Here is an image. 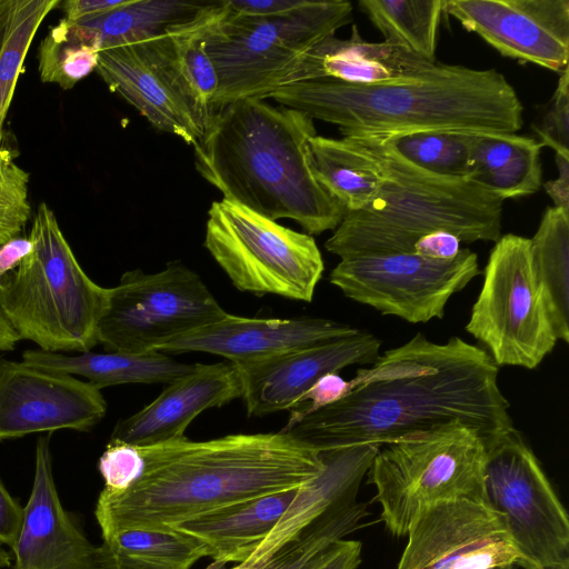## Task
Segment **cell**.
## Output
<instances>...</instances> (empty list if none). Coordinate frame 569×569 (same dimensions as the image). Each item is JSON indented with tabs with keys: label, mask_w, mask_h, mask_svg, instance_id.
I'll return each mask as SVG.
<instances>
[{
	"label": "cell",
	"mask_w": 569,
	"mask_h": 569,
	"mask_svg": "<svg viewBox=\"0 0 569 569\" xmlns=\"http://www.w3.org/2000/svg\"><path fill=\"white\" fill-rule=\"evenodd\" d=\"M371 365L349 380L342 399L281 431L323 451L382 446L455 421L476 430L483 445L513 428L498 366L459 337L436 343L418 332Z\"/></svg>",
	"instance_id": "6da1fadb"
},
{
	"label": "cell",
	"mask_w": 569,
	"mask_h": 569,
	"mask_svg": "<svg viewBox=\"0 0 569 569\" xmlns=\"http://www.w3.org/2000/svg\"><path fill=\"white\" fill-rule=\"evenodd\" d=\"M138 449V480L122 492L103 488L99 495L94 516L102 537L169 531L213 510L299 488L325 469L318 449L283 431L201 441L184 436Z\"/></svg>",
	"instance_id": "7a4b0ae2"
},
{
	"label": "cell",
	"mask_w": 569,
	"mask_h": 569,
	"mask_svg": "<svg viewBox=\"0 0 569 569\" xmlns=\"http://www.w3.org/2000/svg\"><path fill=\"white\" fill-rule=\"evenodd\" d=\"M313 119L263 99L217 111L193 146L199 174L222 194L273 221H297L308 234L335 230L347 210L317 181L309 161Z\"/></svg>",
	"instance_id": "3957f363"
},
{
	"label": "cell",
	"mask_w": 569,
	"mask_h": 569,
	"mask_svg": "<svg viewBox=\"0 0 569 569\" xmlns=\"http://www.w3.org/2000/svg\"><path fill=\"white\" fill-rule=\"evenodd\" d=\"M268 98L338 127L342 137L418 130L516 133L522 104L496 69L436 62L427 71L379 84L317 79L287 84Z\"/></svg>",
	"instance_id": "277c9868"
},
{
	"label": "cell",
	"mask_w": 569,
	"mask_h": 569,
	"mask_svg": "<svg viewBox=\"0 0 569 569\" xmlns=\"http://www.w3.org/2000/svg\"><path fill=\"white\" fill-rule=\"evenodd\" d=\"M377 164L381 186L366 208L347 211L325 248L341 259L363 254L413 253L415 243L435 231L460 242L500 238L502 200L468 178L421 170L379 136L342 137Z\"/></svg>",
	"instance_id": "5b68a950"
},
{
	"label": "cell",
	"mask_w": 569,
	"mask_h": 569,
	"mask_svg": "<svg viewBox=\"0 0 569 569\" xmlns=\"http://www.w3.org/2000/svg\"><path fill=\"white\" fill-rule=\"evenodd\" d=\"M29 239L31 252L0 280L1 310L21 339L41 350L90 351L108 288L83 271L46 202L38 206Z\"/></svg>",
	"instance_id": "8992f818"
},
{
	"label": "cell",
	"mask_w": 569,
	"mask_h": 569,
	"mask_svg": "<svg viewBox=\"0 0 569 569\" xmlns=\"http://www.w3.org/2000/svg\"><path fill=\"white\" fill-rule=\"evenodd\" d=\"M224 10L211 24L204 48L218 77L213 113L243 99H264L288 83L303 56L351 21L346 0L311 1L274 17Z\"/></svg>",
	"instance_id": "52a82bcc"
},
{
	"label": "cell",
	"mask_w": 569,
	"mask_h": 569,
	"mask_svg": "<svg viewBox=\"0 0 569 569\" xmlns=\"http://www.w3.org/2000/svg\"><path fill=\"white\" fill-rule=\"evenodd\" d=\"M485 453L478 432L459 421L380 446L368 482L386 529L407 536L419 513L441 500L485 505Z\"/></svg>",
	"instance_id": "ba28073f"
},
{
	"label": "cell",
	"mask_w": 569,
	"mask_h": 569,
	"mask_svg": "<svg viewBox=\"0 0 569 569\" xmlns=\"http://www.w3.org/2000/svg\"><path fill=\"white\" fill-rule=\"evenodd\" d=\"M204 247L240 291L310 302L325 264L312 236L226 199L213 201Z\"/></svg>",
	"instance_id": "9c48e42d"
},
{
	"label": "cell",
	"mask_w": 569,
	"mask_h": 569,
	"mask_svg": "<svg viewBox=\"0 0 569 569\" xmlns=\"http://www.w3.org/2000/svg\"><path fill=\"white\" fill-rule=\"evenodd\" d=\"M466 330L499 366L535 369L558 339L536 277L530 239L508 233L490 251Z\"/></svg>",
	"instance_id": "30bf717a"
},
{
	"label": "cell",
	"mask_w": 569,
	"mask_h": 569,
	"mask_svg": "<svg viewBox=\"0 0 569 569\" xmlns=\"http://www.w3.org/2000/svg\"><path fill=\"white\" fill-rule=\"evenodd\" d=\"M222 309L202 279L180 261L156 273L124 272L108 288L97 329L107 351H157L164 342L221 320Z\"/></svg>",
	"instance_id": "8fae6325"
},
{
	"label": "cell",
	"mask_w": 569,
	"mask_h": 569,
	"mask_svg": "<svg viewBox=\"0 0 569 569\" xmlns=\"http://www.w3.org/2000/svg\"><path fill=\"white\" fill-rule=\"evenodd\" d=\"M483 446V502L505 518L522 568L568 561L567 511L521 433L513 427Z\"/></svg>",
	"instance_id": "7c38bea8"
},
{
	"label": "cell",
	"mask_w": 569,
	"mask_h": 569,
	"mask_svg": "<svg viewBox=\"0 0 569 569\" xmlns=\"http://www.w3.org/2000/svg\"><path fill=\"white\" fill-rule=\"evenodd\" d=\"M479 274L477 254L461 248L448 261L415 252L355 256L341 259L329 280L347 298L382 315L425 323L441 319L450 297Z\"/></svg>",
	"instance_id": "4fadbf2b"
},
{
	"label": "cell",
	"mask_w": 569,
	"mask_h": 569,
	"mask_svg": "<svg viewBox=\"0 0 569 569\" xmlns=\"http://www.w3.org/2000/svg\"><path fill=\"white\" fill-rule=\"evenodd\" d=\"M397 569H496L522 567L505 518L469 499L435 502L408 530Z\"/></svg>",
	"instance_id": "5bb4252c"
},
{
	"label": "cell",
	"mask_w": 569,
	"mask_h": 569,
	"mask_svg": "<svg viewBox=\"0 0 569 569\" xmlns=\"http://www.w3.org/2000/svg\"><path fill=\"white\" fill-rule=\"evenodd\" d=\"M107 412L96 386L23 361H0V440L60 429L87 431Z\"/></svg>",
	"instance_id": "9a60e30c"
},
{
	"label": "cell",
	"mask_w": 569,
	"mask_h": 569,
	"mask_svg": "<svg viewBox=\"0 0 569 569\" xmlns=\"http://www.w3.org/2000/svg\"><path fill=\"white\" fill-rule=\"evenodd\" d=\"M445 12L503 57L568 67L569 0H445Z\"/></svg>",
	"instance_id": "2e32d148"
},
{
	"label": "cell",
	"mask_w": 569,
	"mask_h": 569,
	"mask_svg": "<svg viewBox=\"0 0 569 569\" xmlns=\"http://www.w3.org/2000/svg\"><path fill=\"white\" fill-rule=\"evenodd\" d=\"M110 91L120 94L154 128L194 146L204 127L184 93L160 37L100 51L97 67Z\"/></svg>",
	"instance_id": "e0dca14e"
},
{
	"label": "cell",
	"mask_w": 569,
	"mask_h": 569,
	"mask_svg": "<svg viewBox=\"0 0 569 569\" xmlns=\"http://www.w3.org/2000/svg\"><path fill=\"white\" fill-rule=\"evenodd\" d=\"M380 346L381 340L375 335L360 330L328 343L233 363L240 375L248 416L263 417L293 409L323 375L351 365L373 363L380 356Z\"/></svg>",
	"instance_id": "ac0fdd59"
},
{
	"label": "cell",
	"mask_w": 569,
	"mask_h": 569,
	"mask_svg": "<svg viewBox=\"0 0 569 569\" xmlns=\"http://www.w3.org/2000/svg\"><path fill=\"white\" fill-rule=\"evenodd\" d=\"M350 325L325 318H249L227 313L221 320L178 336L159 352H206L231 363L256 361L358 333Z\"/></svg>",
	"instance_id": "d6986e66"
},
{
	"label": "cell",
	"mask_w": 569,
	"mask_h": 569,
	"mask_svg": "<svg viewBox=\"0 0 569 569\" xmlns=\"http://www.w3.org/2000/svg\"><path fill=\"white\" fill-rule=\"evenodd\" d=\"M11 550L13 569H100L99 547L89 541L59 499L49 436L36 445L31 493Z\"/></svg>",
	"instance_id": "ffe728a7"
},
{
	"label": "cell",
	"mask_w": 569,
	"mask_h": 569,
	"mask_svg": "<svg viewBox=\"0 0 569 569\" xmlns=\"http://www.w3.org/2000/svg\"><path fill=\"white\" fill-rule=\"evenodd\" d=\"M241 393L240 375L233 363H194L192 371L166 383L152 402L120 420L110 440L146 447L184 437L198 415L241 398Z\"/></svg>",
	"instance_id": "44dd1931"
},
{
	"label": "cell",
	"mask_w": 569,
	"mask_h": 569,
	"mask_svg": "<svg viewBox=\"0 0 569 569\" xmlns=\"http://www.w3.org/2000/svg\"><path fill=\"white\" fill-rule=\"evenodd\" d=\"M379 447L363 443L320 451L325 461L323 471L298 488L277 525L242 566L259 569L310 522L335 506L356 498Z\"/></svg>",
	"instance_id": "7402d4cb"
},
{
	"label": "cell",
	"mask_w": 569,
	"mask_h": 569,
	"mask_svg": "<svg viewBox=\"0 0 569 569\" xmlns=\"http://www.w3.org/2000/svg\"><path fill=\"white\" fill-rule=\"evenodd\" d=\"M436 62L385 41L369 42L361 38L357 26H353L349 39H339L333 34L309 50L287 84L317 79L379 84L418 76Z\"/></svg>",
	"instance_id": "603a6c76"
},
{
	"label": "cell",
	"mask_w": 569,
	"mask_h": 569,
	"mask_svg": "<svg viewBox=\"0 0 569 569\" xmlns=\"http://www.w3.org/2000/svg\"><path fill=\"white\" fill-rule=\"evenodd\" d=\"M298 488L230 505L179 523L169 531L200 542L207 557L242 565L277 525Z\"/></svg>",
	"instance_id": "cb8c5ba5"
},
{
	"label": "cell",
	"mask_w": 569,
	"mask_h": 569,
	"mask_svg": "<svg viewBox=\"0 0 569 569\" xmlns=\"http://www.w3.org/2000/svg\"><path fill=\"white\" fill-rule=\"evenodd\" d=\"M27 365L48 371L80 376L98 389L123 383H169L193 370L159 351L142 353L107 351L67 356L41 349L22 353Z\"/></svg>",
	"instance_id": "d4e9b609"
},
{
	"label": "cell",
	"mask_w": 569,
	"mask_h": 569,
	"mask_svg": "<svg viewBox=\"0 0 569 569\" xmlns=\"http://www.w3.org/2000/svg\"><path fill=\"white\" fill-rule=\"evenodd\" d=\"M541 148L517 133H475L467 178L502 201L532 194L541 187Z\"/></svg>",
	"instance_id": "484cf974"
},
{
	"label": "cell",
	"mask_w": 569,
	"mask_h": 569,
	"mask_svg": "<svg viewBox=\"0 0 569 569\" xmlns=\"http://www.w3.org/2000/svg\"><path fill=\"white\" fill-rule=\"evenodd\" d=\"M224 8L223 0L206 2L191 18L160 37L164 53L204 130L214 114L212 101L218 88L217 72L206 51L204 38Z\"/></svg>",
	"instance_id": "4316f807"
},
{
	"label": "cell",
	"mask_w": 569,
	"mask_h": 569,
	"mask_svg": "<svg viewBox=\"0 0 569 569\" xmlns=\"http://www.w3.org/2000/svg\"><path fill=\"white\" fill-rule=\"evenodd\" d=\"M309 161L320 186L347 211L368 207L380 190L382 179L376 162L346 138L313 136Z\"/></svg>",
	"instance_id": "83f0119b"
},
{
	"label": "cell",
	"mask_w": 569,
	"mask_h": 569,
	"mask_svg": "<svg viewBox=\"0 0 569 569\" xmlns=\"http://www.w3.org/2000/svg\"><path fill=\"white\" fill-rule=\"evenodd\" d=\"M530 257L545 295L558 340L569 342V211L548 207L535 236Z\"/></svg>",
	"instance_id": "f1b7e54d"
},
{
	"label": "cell",
	"mask_w": 569,
	"mask_h": 569,
	"mask_svg": "<svg viewBox=\"0 0 569 569\" xmlns=\"http://www.w3.org/2000/svg\"><path fill=\"white\" fill-rule=\"evenodd\" d=\"M100 569H190L204 547L177 531L126 529L102 537Z\"/></svg>",
	"instance_id": "f546056e"
},
{
	"label": "cell",
	"mask_w": 569,
	"mask_h": 569,
	"mask_svg": "<svg viewBox=\"0 0 569 569\" xmlns=\"http://www.w3.org/2000/svg\"><path fill=\"white\" fill-rule=\"evenodd\" d=\"M206 2L129 0L124 6L78 21L97 37L101 51L139 43L167 33Z\"/></svg>",
	"instance_id": "4dcf8cb0"
},
{
	"label": "cell",
	"mask_w": 569,
	"mask_h": 569,
	"mask_svg": "<svg viewBox=\"0 0 569 569\" xmlns=\"http://www.w3.org/2000/svg\"><path fill=\"white\" fill-rule=\"evenodd\" d=\"M60 0H0V170L12 159L3 124L32 39Z\"/></svg>",
	"instance_id": "1f68e13d"
},
{
	"label": "cell",
	"mask_w": 569,
	"mask_h": 569,
	"mask_svg": "<svg viewBox=\"0 0 569 569\" xmlns=\"http://www.w3.org/2000/svg\"><path fill=\"white\" fill-rule=\"evenodd\" d=\"M359 7L382 33L385 42L436 62L445 0H360Z\"/></svg>",
	"instance_id": "d6a6232c"
},
{
	"label": "cell",
	"mask_w": 569,
	"mask_h": 569,
	"mask_svg": "<svg viewBox=\"0 0 569 569\" xmlns=\"http://www.w3.org/2000/svg\"><path fill=\"white\" fill-rule=\"evenodd\" d=\"M101 48L94 33L66 18L50 28L38 50L42 82L71 89L97 69Z\"/></svg>",
	"instance_id": "836d02e7"
},
{
	"label": "cell",
	"mask_w": 569,
	"mask_h": 569,
	"mask_svg": "<svg viewBox=\"0 0 569 569\" xmlns=\"http://www.w3.org/2000/svg\"><path fill=\"white\" fill-rule=\"evenodd\" d=\"M457 130H418L379 136L400 157L427 172L467 178L473 134Z\"/></svg>",
	"instance_id": "e575fe53"
},
{
	"label": "cell",
	"mask_w": 569,
	"mask_h": 569,
	"mask_svg": "<svg viewBox=\"0 0 569 569\" xmlns=\"http://www.w3.org/2000/svg\"><path fill=\"white\" fill-rule=\"evenodd\" d=\"M368 515L356 498L343 501L301 529L259 569H305L333 542L362 528Z\"/></svg>",
	"instance_id": "d590c367"
},
{
	"label": "cell",
	"mask_w": 569,
	"mask_h": 569,
	"mask_svg": "<svg viewBox=\"0 0 569 569\" xmlns=\"http://www.w3.org/2000/svg\"><path fill=\"white\" fill-rule=\"evenodd\" d=\"M29 174L11 159L0 170V246L19 237L31 217Z\"/></svg>",
	"instance_id": "8d00e7d4"
},
{
	"label": "cell",
	"mask_w": 569,
	"mask_h": 569,
	"mask_svg": "<svg viewBox=\"0 0 569 569\" xmlns=\"http://www.w3.org/2000/svg\"><path fill=\"white\" fill-rule=\"evenodd\" d=\"M542 147L569 158V68L560 72L556 91L542 118L532 126Z\"/></svg>",
	"instance_id": "74e56055"
},
{
	"label": "cell",
	"mask_w": 569,
	"mask_h": 569,
	"mask_svg": "<svg viewBox=\"0 0 569 569\" xmlns=\"http://www.w3.org/2000/svg\"><path fill=\"white\" fill-rule=\"evenodd\" d=\"M142 468L143 459L138 447L118 440H109L98 462L104 489L113 492H122L132 486Z\"/></svg>",
	"instance_id": "f35d334b"
},
{
	"label": "cell",
	"mask_w": 569,
	"mask_h": 569,
	"mask_svg": "<svg viewBox=\"0 0 569 569\" xmlns=\"http://www.w3.org/2000/svg\"><path fill=\"white\" fill-rule=\"evenodd\" d=\"M350 390V381L345 380L338 372L323 375L302 395L298 405L290 410L288 422L337 402Z\"/></svg>",
	"instance_id": "ab89813d"
},
{
	"label": "cell",
	"mask_w": 569,
	"mask_h": 569,
	"mask_svg": "<svg viewBox=\"0 0 569 569\" xmlns=\"http://www.w3.org/2000/svg\"><path fill=\"white\" fill-rule=\"evenodd\" d=\"M361 552L360 541L341 539L333 542L305 569H358Z\"/></svg>",
	"instance_id": "60d3db41"
},
{
	"label": "cell",
	"mask_w": 569,
	"mask_h": 569,
	"mask_svg": "<svg viewBox=\"0 0 569 569\" xmlns=\"http://www.w3.org/2000/svg\"><path fill=\"white\" fill-rule=\"evenodd\" d=\"M460 240L447 231H435L421 237L413 246V252L432 260L448 261L460 251Z\"/></svg>",
	"instance_id": "b9f144b4"
},
{
	"label": "cell",
	"mask_w": 569,
	"mask_h": 569,
	"mask_svg": "<svg viewBox=\"0 0 569 569\" xmlns=\"http://www.w3.org/2000/svg\"><path fill=\"white\" fill-rule=\"evenodd\" d=\"M229 10L248 17H274L290 12L307 0H224Z\"/></svg>",
	"instance_id": "7bdbcfd3"
},
{
	"label": "cell",
	"mask_w": 569,
	"mask_h": 569,
	"mask_svg": "<svg viewBox=\"0 0 569 569\" xmlns=\"http://www.w3.org/2000/svg\"><path fill=\"white\" fill-rule=\"evenodd\" d=\"M23 518V507L16 500L0 480V542L13 548Z\"/></svg>",
	"instance_id": "ee69618b"
},
{
	"label": "cell",
	"mask_w": 569,
	"mask_h": 569,
	"mask_svg": "<svg viewBox=\"0 0 569 569\" xmlns=\"http://www.w3.org/2000/svg\"><path fill=\"white\" fill-rule=\"evenodd\" d=\"M129 0H67L60 3L64 18L72 22L89 19L119 7Z\"/></svg>",
	"instance_id": "f6af8a7d"
},
{
	"label": "cell",
	"mask_w": 569,
	"mask_h": 569,
	"mask_svg": "<svg viewBox=\"0 0 569 569\" xmlns=\"http://www.w3.org/2000/svg\"><path fill=\"white\" fill-rule=\"evenodd\" d=\"M558 177L543 183L553 207L569 211V158L556 154Z\"/></svg>",
	"instance_id": "bcb514c9"
},
{
	"label": "cell",
	"mask_w": 569,
	"mask_h": 569,
	"mask_svg": "<svg viewBox=\"0 0 569 569\" xmlns=\"http://www.w3.org/2000/svg\"><path fill=\"white\" fill-rule=\"evenodd\" d=\"M29 237H16L0 246V280L13 271L31 252Z\"/></svg>",
	"instance_id": "7dc6e473"
},
{
	"label": "cell",
	"mask_w": 569,
	"mask_h": 569,
	"mask_svg": "<svg viewBox=\"0 0 569 569\" xmlns=\"http://www.w3.org/2000/svg\"><path fill=\"white\" fill-rule=\"evenodd\" d=\"M21 337L0 308V352L10 351Z\"/></svg>",
	"instance_id": "c3c4849f"
},
{
	"label": "cell",
	"mask_w": 569,
	"mask_h": 569,
	"mask_svg": "<svg viewBox=\"0 0 569 569\" xmlns=\"http://www.w3.org/2000/svg\"><path fill=\"white\" fill-rule=\"evenodd\" d=\"M12 557L10 552L4 548V545L0 542V569H4L11 566Z\"/></svg>",
	"instance_id": "681fc988"
},
{
	"label": "cell",
	"mask_w": 569,
	"mask_h": 569,
	"mask_svg": "<svg viewBox=\"0 0 569 569\" xmlns=\"http://www.w3.org/2000/svg\"><path fill=\"white\" fill-rule=\"evenodd\" d=\"M204 569H226V563L221 561H212L209 566H207Z\"/></svg>",
	"instance_id": "f907efd6"
},
{
	"label": "cell",
	"mask_w": 569,
	"mask_h": 569,
	"mask_svg": "<svg viewBox=\"0 0 569 569\" xmlns=\"http://www.w3.org/2000/svg\"><path fill=\"white\" fill-rule=\"evenodd\" d=\"M550 569H569V560Z\"/></svg>",
	"instance_id": "816d5d0a"
},
{
	"label": "cell",
	"mask_w": 569,
	"mask_h": 569,
	"mask_svg": "<svg viewBox=\"0 0 569 569\" xmlns=\"http://www.w3.org/2000/svg\"><path fill=\"white\" fill-rule=\"evenodd\" d=\"M230 569H251V568L244 567L242 565H237L236 567H232Z\"/></svg>",
	"instance_id": "f5cc1de1"
},
{
	"label": "cell",
	"mask_w": 569,
	"mask_h": 569,
	"mask_svg": "<svg viewBox=\"0 0 569 569\" xmlns=\"http://www.w3.org/2000/svg\"><path fill=\"white\" fill-rule=\"evenodd\" d=\"M496 569H516L515 566H507V567H501V568H496Z\"/></svg>",
	"instance_id": "db71d44e"
},
{
	"label": "cell",
	"mask_w": 569,
	"mask_h": 569,
	"mask_svg": "<svg viewBox=\"0 0 569 569\" xmlns=\"http://www.w3.org/2000/svg\"><path fill=\"white\" fill-rule=\"evenodd\" d=\"M2 359H3V357H2V355H1V352H0V361H1Z\"/></svg>",
	"instance_id": "11a10c76"
},
{
	"label": "cell",
	"mask_w": 569,
	"mask_h": 569,
	"mask_svg": "<svg viewBox=\"0 0 569 569\" xmlns=\"http://www.w3.org/2000/svg\"><path fill=\"white\" fill-rule=\"evenodd\" d=\"M0 289H1V281H0Z\"/></svg>",
	"instance_id": "9f6ffc18"
}]
</instances>
